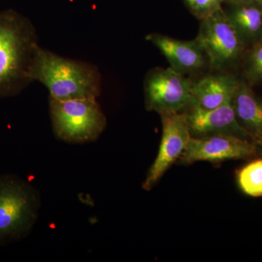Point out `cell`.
Instances as JSON below:
<instances>
[{
    "instance_id": "obj_1",
    "label": "cell",
    "mask_w": 262,
    "mask_h": 262,
    "mask_svg": "<svg viewBox=\"0 0 262 262\" xmlns=\"http://www.w3.org/2000/svg\"><path fill=\"white\" fill-rule=\"evenodd\" d=\"M39 46L28 18L13 10L0 13V98L18 95L32 82L31 67Z\"/></svg>"
},
{
    "instance_id": "obj_2",
    "label": "cell",
    "mask_w": 262,
    "mask_h": 262,
    "mask_svg": "<svg viewBox=\"0 0 262 262\" xmlns=\"http://www.w3.org/2000/svg\"><path fill=\"white\" fill-rule=\"evenodd\" d=\"M30 77L44 84L50 98L56 100L96 99L102 91V78L96 66L56 55L39 46Z\"/></svg>"
},
{
    "instance_id": "obj_3",
    "label": "cell",
    "mask_w": 262,
    "mask_h": 262,
    "mask_svg": "<svg viewBox=\"0 0 262 262\" xmlns=\"http://www.w3.org/2000/svg\"><path fill=\"white\" fill-rule=\"evenodd\" d=\"M39 206V193L29 183L15 176L0 177V243L27 235Z\"/></svg>"
},
{
    "instance_id": "obj_4",
    "label": "cell",
    "mask_w": 262,
    "mask_h": 262,
    "mask_svg": "<svg viewBox=\"0 0 262 262\" xmlns=\"http://www.w3.org/2000/svg\"><path fill=\"white\" fill-rule=\"evenodd\" d=\"M49 110L55 135L70 144L97 140L107 125L96 99L61 101L49 98Z\"/></svg>"
},
{
    "instance_id": "obj_5",
    "label": "cell",
    "mask_w": 262,
    "mask_h": 262,
    "mask_svg": "<svg viewBox=\"0 0 262 262\" xmlns=\"http://www.w3.org/2000/svg\"><path fill=\"white\" fill-rule=\"evenodd\" d=\"M195 39L206 53L208 65L220 72L241 65L248 49L223 9L201 20Z\"/></svg>"
},
{
    "instance_id": "obj_6",
    "label": "cell",
    "mask_w": 262,
    "mask_h": 262,
    "mask_svg": "<svg viewBox=\"0 0 262 262\" xmlns=\"http://www.w3.org/2000/svg\"><path fill=\"white\" fill-rule=\"evenodd\" d=\"M192 82L171 67L153 69L144 80L146 108L160 115L184 111L192 101Z\"/></svg>"
},
{
    "instance_id": "obj_7",
    "label": "cell",
    "mask_w": 262,
    "mask_h": 262,
    "mask_svg": "<svg viewBox=\"0 0 262 262\" xmlns=\"http://www.w3.org/2000/svg\"><path fill=\"white\" fill-rule=\"evenodd\" d=\"M162 138L154 163L143 182L144 190L149 191L181 158L190 140V131L184 111L160 114Z\"/></svg>"
},
{
    "instance_id": "obj_8",
    "label": "cell",
    "mask_w": 262,
    "mask_h": 262,
    "mask_svg": "<svg viewBox=\"0 0 262 262\" xmlns=\"http://www.w3.org/2000/svg\"><path fill=\"white\" fill-rule=\"evenodd\" d=\"M259 154L258 146L249 140L227 135L191 137L179 158V163L191 165L198 162L221 163L246 160Z\"/></svg>"
},
{
    "instance_id": "obj_9",
    "label": "cell",
    "mask_w": 262,
    "mask_h": 262,
    "mask_svg": "<svg viewBox=\"0 0 262 262\" xmlns=\"http://www.w3.org/2000/svg\"><path fill=\"white\" fill-rule=\"evenodd\" d=\"M232 101L219 107L206 110L198 106L192 99L184 111L192 137L227 135L252 141L248 133L239 125Z\"/></svg>"
},
{
    "instance_id": "obj_10",
    "label": "cell",
    "mask_w": 262,
    "mask_h": 262,
    "mask_svg": "<svg viewBox=\"0 0 262 262\" xmlns=\"http://www.w3.org/2000/svg\"><path fill=\"white\" fill-rule=\"evenodd\" d=\"M146 39L160 50L170 67L183 75L200 72L208 63L206 53L196 39L179 40L157 33L148 34Z\"/></svg>"
},
{
    "instance_id": "obj_11",
    "label": "cell",
    "mask_w": 262,
    "mask_h": 262,
    "mask_svg": "<svg viewBox=\"0 0 262 262\" xmlns=\"http://www.w3.org/2000/svg\"><path fill=\"white\" fill-rule=\"evenodd\" d=\"M241 78L222 72L205 76L193 83L192 100L201 107L211 110L232 101Z\"/></svg>"
},
{
    "instance_id": "obj_12",
    "label": "cell",
    "mask_w": 262,
    "mask_h": 262,
    "mask_svg": "<svg viewBox=\"0 0 262 262\" xmlns=\"http://www.w3.org/2000/svg\"><path fill=\"white\" fill-rule=\"evenodd\" d=\"M232 102L239 125L258 146L260 154L262 150V98L241 78Z\"/></svg>"
},
{
    "instance_id": "obj_13",
    "label": "cell",
    "mask_w": 262,
    "mask_h": 262,
    "mask_svg": "<svg viewBox=\"0 0 262 262\" xmlns=\"http://www.w3.org/2000/svg\"><path fill=\"white\" fill-rule=\"evenodd\" d=\"M225 10L231 23L248 48L262 39V5L231 1Z\"/></svg>"
},
{
    "instance_id": "obj_14",
    "label": "cell",
    "mask_w": 262,
    "mask_h": 262,
    "mask_svg": "<svg viewBox=\"0 0 262 262\" xmlns=\"http://www.w3.org/2000/svg\"><path fill=\"white\" fill-rule=\"evenodd\" d=\"M237 185L246 195L262 196V159L246 164L237 173Z\"/></svg>"
},
{
    "instance_id": "obj_15",
    "label": "cell",
    "mask_w": 262,
    "mask_h": 262,
    "mask_svg": "<svg viewBox=\"0 0 262 262\" xmlns=\"http://www.w3.org/2000/svg\"><path fill=\"white\" fill-rule=\"evenodd\" d=\"M241 65L245 82L252 88L262 84V39L248 48Z\"/></svg>"
},
{
    "instance_id": "obj_16",
    "label": "cell",
    "mask_w": 262,
    "mask_h": 262,
    "mask_svg": "<svg viewBox=\"0 0 262 262\" xmlns=\"http://www.w3.org/2000/svg\"><path fill=\"white\" fill-rule=\"evenodd\" d=\"M188 8L199 20L211 16L222 9L224 0H184Z\"/></svg>"
},
{
    "instance_id": "obj_17",
    "label": "cell",
    "mask_w": 262,
    "mask_h": 262,
    "mask_svg": "<svg viewBox=\"0 0 262 262\" xmlns=\"http://www.w3.org/2000/svg\"><path fill=\"white\" fill-rule=\"evenodd\" d=\"M231 1L248 2V3H256V4L262 5V0H231Z\"/></svg>"
},
{
    "instance_id": "obj_18",
    "label": "cell",
    "mask_w": 262,
    "mask_h": 262,
    "mask_svg": "<svg viewBox=\"0 0 262 262\" xmlns=\"http://www.w3.org/2000/svg\"><path fill=\"white\" fill-rule=\"evenodd\" d=\"M231 0H224V2H225V3H229V2H230Z\"/></svg>"
},
{
    "instance_id": "obj_19",
    "label": "cell",
    "mask_w": 262,
    "mask_h": 262,
    "mask_svg": "<svg viewBox=\"0 0 262 262\" xmlns=\"http://www.w3.org/2000/svg\"><path fill=\"white\" fill-rule=\"evenodd\" d=\"M260 153H261V154H262V150L261 151H260Z\"/></svg>"
}]
</instances>
